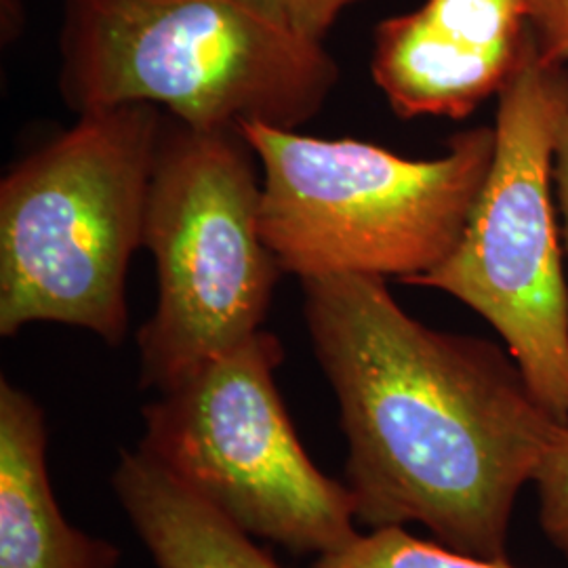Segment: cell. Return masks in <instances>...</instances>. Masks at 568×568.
I'll list each match as a JSON object with an SVG mask.
<instances>
[{"instance_id": "4fadbf2b", "label": "cell", "mask_w": 568, "mask_h": 568, "mask_svg": "<svg viewBox=\"0 0 568 568\" xmlns=\"http://www.w3.org/2000/svg\"><path fill=\"white\" fill-rule=\"evenodd\" d=\"M267 16L283 21L310 41H325L339 16L361 0H251Z\"/></svg>"}, {"instance_id": "277c9868", "label": "cell", "mask_w": 568, "mask_h": 568, "mask_svg": "<svg viewBox=\"0 0 568 568\" xmlns=\"http://www.w3.org/2000/svg\"><path fill=\"white\" fill-rule=\"evenodd\" d=\"M262 171L260 225L283 274L415 284L462 241L495 154V126L459 131L436 159L361 140L244 124Z\"/></svg>"}, {"instance_id": "30bf717a", "label": "cell", "mask_w": 568, "mask_h": 568, "mask_svg": "<svg viewBox=\"0 0 568 568\" xmlns=\"http://www.w3.org/2000/svg\"><path fill=\"white\" fill-rule=\"evenodd\" d=\"M112 488L156 568H284L140 448L122 450Z\"/></svg>"}, {"instance_id": "ba28073f", "label": "cell", "mask_w": 568, "mask_h": 568, "mask_svg": "<svg viewBox=\"0 0 568 568\" xmlns=\"http://www.w3.org/2000/svg\"><path fill=\"white\" fill-rule=\"evenodd\" d=\"M532 49L528 0H426L377 23L371 72L396 116L462 121Z\"/></svg>"}, {"instance_id": "6da1fadb", "label": "cell", "mask_w": 568, "mask_h": 568, "mask_svg": "<svg viewBox=\"0 0 568 568\" xmlns=\"http://www.w3.org/2000/svg\"><path fill=\"white\" fill-rule=\"evenodd\" d=\"M302 286L312 349L339 405L356 523H415L448 548L508 560L516 499L565 424L508 349L419 323L386 278Z\"/></svg>"}, {"instance_id": "7c38bea8", "label": "cell", "mask_w": 568, "mask_h": 568, "mask_svg": "<svg viewBox=\"0 0 568 568\" xmlns=\"http://www.w3.org/2000/svg\"><path fill=\"white\" fill-rule=\"evenodd\" d=\"M539 523L549 544L568 560V424L560 427L535 471Z\"/></svg>"}, {"instance_id": "8fae6325", "label": "cell", "mask_w": 568, "mask_h": 568, "mask_svg": "<svg viewBox=\"0 0 568 568\" xmlns=\"http://www.w3.org/2000/svg\"><path fill=\"white\" fill-rule=\"evenodd\" d=\"M310 568H516L413 537L405 527L371 528L342 548L316 556Z\"/></svg>"}, {"instance_id": "9a60e30c", "label": "cell", "mask_w": 568, "mask_h": 568, "mask_svg": "<svg viewBox=\"0 0 568 568\" xmlns=\"http://www.w3.org/2000/svg\"><path fill=\"white\" fill-rule=\"evenodd\" d=\"M551 178H554V196L556 209L562 217L560 236L562 246L568 255V110L560 121L556 142H554V164H551Z\"/></svg>"}, {"instance_id": "7a4b0ae2", "label": "cell", "mask_w": 568, "mask_h": 568, "mask_svg": "<svg viewBox=\"0 0 568 568\" xmlns=\"http://www.w3.org/2000/svg\"><path fill=\"white\" fill-rule=\"evenodd\" d=\"M60 58L72 112L150 103L201 131L297 129L339 81L323 42L251 0H63Z\"/></svg>"}, {"instance_id": "8992f818", "label": "cell", "mask_w": 568, "mask_h": 568, "mask_svg": "<svg viewBox=\"0 0 568 568\" xmlns=\"http://www.w3.org/2000/svg\"><path fill=\"white\" fill-rule=\"evenodd\" d=\"M495 154L462 241L417 281L471 307L549 413L568 424V284L554 196V142L568 65L537 47L497 95Z\"/></svg>"}, {"instance_id": "3957f363", "label": "cell", "mask_w": 568, "mask_h": 568, "mask_svg": "<svg viewBox=\"0 0 568 568\" xmlns=\"http://www.w3.org/2000/svg\"><path fill=\"white\" fill-rule=\"evenodd\" d=\"M164 112L129 103L79 121L0 182V335L60 323L119 345L126 276L143 246Z\"/></svg>"}, {"instance_id": "2e32d148", "label": "cell", "mask_w": 568, "mask_h": 568, "mask_svg": "<svg viewBox=\"0 0 568 568\" xmlns=\"http://www.w3.org/2000/svg\"><path fill=\"white\" fill-rule=\"evenodd\" d=\"M23 30V4L21 0H0V32L2 44L18 41Z\"/></svg>"}, {"instance_id": "5bb4252c", "label": "cell", "mask_w": 568, "mask_h": 568, "mask_svg": "<svg viewBox=\"0 0 568 568\" xmlns=\"http://www.w3.org/2000/svg\"><path fill=\"white\" fill-rule=\"evenodd\" d=\"M528 21L539 58L568 65V0H528Z\"/></svg>"}, {"instance_id": "52a82bcc", "label": "cell", "mask_w": 568, "mask_h": 568, "mask_svg": "<svg viewBox=\"0 0 568 568\" xmlns=\"http://www.w3.org/2000/svg\"><path fill=\"white\" fill-rule=\"evenodd\" d=\"M281 339L260 331L143 408L140 450L253 539L297 556L349 544L354 497L307 457L276 386Z\"/></svg>"}, {"instance_id": "5b68a950", "label": "cell", "mask_w": 568, "mask_h": 568, "mask_svg": "<svg viewBox=\"0 0 568 568\" xmlns=\"http://www.w3.org/2000/svg\"><path fill=\"white\" fill-rule=\"evenodd\" d=\"M260 209L262 171L243 133L164 112L143 222L159 281L138 331L143 389L166 392L262 331L283 270Z\"/></svg>"}, {"instance_id": "9c48e42d", "label": "cell", "mask_w": 568, "mask_h": 568, "mask_svg": "<svg viewBox=\"0 0 568 568\" xmlns=\"http://www.w3.org/2000/svg\"><path fill=\"white\" fill-rule=\"evenodd\" d=\"M121 549L72 527L47 469L42 406L0 382V568H119Z\"/></svg>"}]
</instances>
